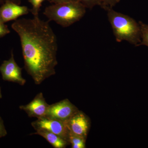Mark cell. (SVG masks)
Returning <instances> with one entry per match:
<instances>
[{
	"label": "cell",
	"instance_id": "cell-14",
	"mask_svg": "<svg viewBox=\"0 0 148 148\" xmlns=\"http://www.w3.org/2000/svg\"><path fill=\"white\" fill-rule=\"evenodd\" d=\"M85 7L86 8H92L96 5H101L100 0H77Z\"/></svg>",
	"mask_w": 148,
	"mask_h": 148
},
{
	"label": "cell",
	"instance_id": "cell-11",
	"mask_svg": "<svg viewBox=\"0 0 148 148\" xmlns=\"http://www.w3.org/2000/svg\"><path fill=\"white\" fill-rule=\"evenodd\" d=\"M86 139L83 137L75 135L70 132L68 142L71 144L72 148H86Z\"/></svg>",
	"mask_w": 148,
	"mask_h": 148
},
{
	"label": "cell",
	"instance_id": "cell-10",
	"mask_svg": "<svg viewBox=\"0 0 148 148\" xmlns=\"http://www.w3.org/2000/svg\"><path fill=\"white\" fill-rule=\"evenodd\" d=\"M36 131V132L32 134L42 136L48 141L53 148H65L69 145V142L52 132L42 129L37 130Z\"/></svg>",
	"mask_w": 148,
	"mask_h": 148
},
{
	"label": "cell",
	"instance_id": "cell-9",
	"mask_svg": "<svg viewBox=\"0 0 148 148\" xmlns=\"http://www.w3.org/2000/svg\"><path fill=\"white\" fill-rule=\"evenodd\" d=\"M29 12L30 9L26 6L6 2L0 7V20L4 23L16 20L18 17L28 14Z\"/></svg>",
	"mask_w": 148,
	"mask_h": 148
},
{
	"label": "cell",
	"instance_id": "cell-7",
	"mask_svg": "<svg viewBox=\"0 0 148 148\" xmlns=\"http://www.w3.org/2000/svg\"><path fill=\"white\" fill-rule=\"evenodd\" d=\"M49 106L42 92H40L30 103L27 105L20 106L19 108L24 111L30 117L40 119L45 117Z\"/></svg>",
	"mask_w": 148,
	"mask_h": 148
},
{
	"label": "cell",
	"instance_id": "cell-4",
	"mask_svg": "<svg viewBox=\"0 0 148 148\" xmlns=\"http://www.w3.org/2000/svg\"><path fill=\"white\" fill-rule=\"evenodd\" d=\"M31 124L36 130L39 129L47 130L58 135L69 142L68 140L70 131L68 127L67 121H61L43 117L37 119V120L32 122Z\"/></svg>",
	"mask_w": 148,
	"mask_h": 148
},
{
	"label": "cell",
	"instance_id": "cell-6",
	"mask_svg": "<svg viewBox=\"0 0 148 148\" xmlns=\"http://www.w3.org/2000/svg\"><path fill=\"white\" fill-rule=\"evenodd\" d=\"M22 69L14 60L12 51L10 58L4 61L0 66V72L3 80L23 86L26 83V80L22 77Z\"/></svg>",
	"mask_w": 148,
	"mask_h": 148
},
{
	"label": "cell",
	"instance_id": "cell-5",
	"mask_svg": "<svg viewBox=\"0 0 148 148\" xmlns=\"http://www.w3.org/2000/svg\"><path fill=\"white\" fill-rule=\"evenodd\" d=\"M78 109L69 100L66 99L54 104L49 105L45 117L61 121L69 120Z\"/></svg>",
	"mask_w": 148,
	"mask_h": 148
},
{
	"label": "cell",
	"instance_id": "cell-15",
	"mask_svg": "<svg viewBox=\"0 0 148 148\" xmlns=\"http://www.w3.org/2000/svg\"><path fill=\"white\" fill-rule=\"evenodd\" d=\"M101 6L102 8L107 10L108 9L112 8L119 2L120 0H100Z\"/></svg>",
	"mask_w": 148,
	"mask_h": 148
},
{
	"label": "cell",
	"instance_id": "cell-2",
	"mask_svg": "<svg viewBox=\"0 0 148 148\" xmlns=\"http://www.w3.org/2000/svg\"><path fill=\"white\" fill-rule=\"evenodd\" d=\"M106 11L117 41H127L138 46L141 42L140 24L133 18L115 11L112 8L108 9Z\"/></svg>",
	"mask_w": 148,
	"mask_h": 148
},
{
	"label": "cell",
	"instance_id": "cell-19",
	"mask_svg": "<svg viewBox=\"0 0 148 148\" xmlns=\"http://www.w3.org/2000/svg\"><path fill=\"white\" fill-rule=\"evenodd\" d=\"M3 3L6 2H10L16 3V4L20 5L21 2V0H3Z\"/></svg>",
	"mask_w": 148,
	"mask_h": 148
},
{
	"label": "cell",
	"instance_id": "cell-21",
	"mask_svg": "<svg viewBox=\"0 0 148 148\" xmlns=\"http://www.w3.org/2000/svg\"><path fill=\"white\" fill-rule=\"evenodd\" d=\"M3 3V0H0V4L2 3Z\"/></svg>",
	"mask_w": 148,
	"mask_h": 148
},
{
	"label": "cell",
	"instance_id": "cell-18",
	"mask_svg": "<svg viewBox=\"0 0 148 148\" xmlns=\"http://www.w3.org/2000/svg\"><path fill=\"white\" fill-rule=\"evenodd\" d=\"M77 1V0H50L49 2L53 4L62 3L69 2Z\"/></svg>",
	"mask_w": 148,
	"mask_h": 148
},
{
	"label": "cell",
	"instance_id": "cell-20",
	"mask_svg": "<svg viewBox=\"0 0 148 148\" xmlns=\"http://www.w3.org/2000/svg\"><path fill=\"white\" fill-rule=\"evenodd\" d=\"M2 98V95L1 90V87H0V99Z\"/></svg>",
	"mask_w": 148,
	"mask_h": 148
},
{
	"label": "cell",
	"instance_id": "cell-16",
	"mask_svg": "<svg viewBox=\"0 0 148 148\" xmlns=\"http://www.w3.org/2000/svg\"><path fill=\"white\" fill-rule=\"evenodd\" d=\"M10 33V31L8 26L0 20V38Z\"/></svg>",
	"mask_w": 148,
	"mask_h": 148
},
{
	"label": "cell",
	"instance_id": "cell-3",
	"mask_svg": "<svg viewBox=\"0 0 148 148\" xmlns=\"http://www.w3.org/2000/svg\"><path fill=\"white\" fill-rule=\"evenodd\" d=\"M86 8L79 2L74 1L48 6L43 14L49 21H54L63 27H67L84 16Z\"/></svg>",
	"mask_w": 148,
	"mask_h": 148
},
{
	"label": "cell",
	"instance_id": "cell-12",
	"mask_svg": "<svg viewBox=\"0 0 148 148\" xmlns=\"http://www.w3.org/2000/svg\"><path fill=\"white\" fill-rule=\"evenodd\" d=\"M141 29V42L139 45H146L148 47V25L145 24L140 21L139 22Z\"/></svg>",
	"mask_w": 148,
	"mask_h": 148
},
{
	"label": "cell",
	"instance_id": "cell-17",
	"mask_svg": "<svg viewBox=\"0 0 148 148\" xmlns=\"http://www.w3.org/2000/svg\"><path fill=\"white\" fill-rule=\"evenodd\" d=\"M7 135V131L5 126L4 121L0 116V138L5 137Z\"/></svg>",
	"mask_w": 148,
	"mask_h": 148
},
{
	"label": "cell",
	"instance_id": "cell-1",
	"mask_svg": "<svg viewBox=\"0 0 148 148\" xmlns=\"http://www.w3.org/2000/svg\"><path fill=\"white\" fill-rule=\"evenodd\" d=\"M49 22L37 16L16 19L11 25L20 38L24 68L37 85L55 75L58 64L57 38Z\"/></svg>",
	"mask_w": 148,
	"mask_h": 148
},
{
	"label": "cell",
	"instance_id": "cell-13",
	"mask_svg": "<svg viewBox=\"0 0 148 148\" xmlns=\"http://www.w3.org/2000/svg\"><path fill=\"white\" fill-rule=\"evenodd\" d=\"M45 1H49L50 0H28L32 6V8L30 9V12L34 16H39V12L42 6V3Z\"/></svg>",
	"mask_w": 148,
	"mask_h": 148
},
{
	"label": "cell",
	"instance_id": "cell-8",
	"mask_svg": "<svg viewBox=\"0 0 148 148\" xmlns=\"http://www.w3.org/2000/svg\"><path fill=\"white\" fill-rule=\"evenodd\" d=\"M70 132L86 139L89 128V121L85 114L82 111H77L67 121Z\"/></svg>",
	"mask_w": 148,
	"mask_h": 148
}]
</instances>
